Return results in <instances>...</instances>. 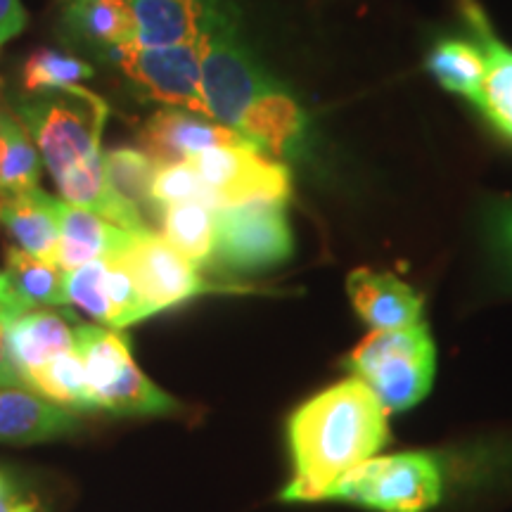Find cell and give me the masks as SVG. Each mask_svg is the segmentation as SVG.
I'll list each match as a JSON object with an SVG mask.
<instances>
[{
	"label": "cell",
	"instance_id": "5bb4252c",
	"mask_svg": "<svg viewBox=\"0 0 512 512\" xmlns=\"http://www.w3.org/2000/svg\"><path fill=\"white\" fill-rule=\"evenodd\" d=\"M347 292L356 313L370 328L403 330L420 325L422 297L392 273L358 268L347 278Z\"/></svg>",
	"mask_w": 512,
	"mask_h": 512
},
{
	"label": "cell",
	"instance_id": "4fadbf2b",
	"mask_svg": "<svg viewBox=\"0 0 512 512\" xmlns=\"http://www.w3.org/2000/svg\"><path fill=\"white\" fill-rule=\"evenodd\" d=\"M102 164L107 192L124 214L128 233H152V219L159 221L152 202V181L159 162L138 147H114L102 155Z\"/></svg>",
	"mask_w": 512,
	"mask_h": 512
},
{
	"label": "cell",
	"instance_id": "ba28073f",
	"mask_svg": "<svg viewBox=\"0 0 512 512\" xmlns=\"http://www.w3.org/2000/svg\"><path fill=\"white\" fill-rule=\"evenodd\" d=\"M185 162L200 174L216 209L249 202H285L290 197V169L252 143L211 147Z\"/></svg>",
	"mask_w": 512,
	"mask_h": 512
},
{
	"label": "cell",
	"instance_id": "8fae6325",
	"mask_svg": "<svg viewBox=\"0 0 512 512\" xmlns=\"http://www.w3.org/2000/svg\"><path fill=\"white\" fill-rule=\"evenodd\" d=\"M138 140L140 147L159 164L185 162L219 145L247 143L233 128L181 107H164L152 114L140 128Z\"/></svg>",
	"mask_w": 512,
	"mask_h": 512
},
{
	"label": "cell",
	"instance_id": "ac0fdd59",
	"mask_svg": "<svg viewBox=\"0 0 512 512\" xmlns=\"http://www.w3.org/2000/svg\"><path fill=\"white\" fill-rule=\"evenodd\" d=\"M74 415L29 387H0V441L38 444L72 432Z\"/></svg>",
	"mask_w": 512,
	"mask_h": 512
},
{
	"label": "cell",
	"instance_id": "7402d4cb",
	"mask_svg": "<svg viewBox=\"0 0 512 512\" xmlns=\"http://www.w3.org/2000/svg\"><path fill=\"white\" fill-rule=\"evenodd\" d=\"M5 275L22 311H34L36 306L69 304L62 268L24 249L10 247L5 252Z\"/></svg>",
	"mask_w": 512,
	"mask_h": 512
},
{
	"label": "cell",
	"instance_id": "836d02e7",
	"mask_svg": "<svg viewBox=\"0 0 512 512\" xmlns=\"http://www.w3.org/2000/svg\"><path fill=\"white\" fill-rule=\"evenodd\" d=\"M0 318L10 320V318H15V313H12L10 309H5V306H0Z\"/></svg>",
	"mask_w": 512,
	"mask_h": 512
},
{
	"label": "cell",
	"instance_id": "7a4b0ae2",
	"mask_svg": "<svg viewBox=\"0 0 512 512\" xmlns=\"http://www.w3.org/2000/svg\"><path fill=\"white\" fill-rule=\"evenodd\" d=\"M287 434L294 477L283 501H325L339 479L384 446L387 411L354 377L306 401L290 418Z\"/></svg>",
	"mask_w": 512,
	"mask_h": 512
},
{
	"label": "cell",
	"instance_id": "cb8c5ba5",
	"mask_svg": "<svg viewBox=\"0 0 512 512\" xmlns=\"http://www.w3.org/2000/svg\"><path fill=\"white\" fill-rule=\"evenodd\" d=\"M484 53L479 43L463 38H441L427 55V72L439 81L448 93L463 95L475 102L484 81Z\"/></svg>",
	"mask_w": 512,
	"mask_h": 512
},
{
	"label": "cell",
	"instance_id": "f546056e",
	"mask_svg": "<svg viewBox=\"0 0 512 512\" xmlns=\"http://www.w3.org/2000/svg\"><path fill=\"white\" fill-rule=\"evenodd\" d=\"M5 325H8V320L0 318V387H27L10 358L8 332H5Z\"/></svg>",
	"mask_w": 512,
	"mask_h": 512
},
{
	"label": "cell",
	"instance_id": "2e32d148",
	"mask_svg": "<svg viewBox=\"0 0 512 512\" xmlns=\"http://www.w3.org/2000/svg\"><path fill=\"white\" fill-rule=\"evenodd\" d=\"M60 204L41 188L0 195V228L8 230L19 249L57 264L60 247Z\"/></svg>",
	"mask_w": 512,
	"mask_h": 512
},
{
	"label": "cell",
	"instance_id": "6da1fadb",
	"mask_svg": "<svg viewBox=\"0 0 512 512\" xmlns=\"http://www.w3.org/2000/svg\"><path fill=\"white\" fill-rule=\"evenodd\" d=\"M202 91L216 124L275 159L302 157L309 138L302 105L245 48L228 8L202 36Z\"/></svg>",
	"mask_w": 512,
	"mask_h": 512
},
{
	"label": "cell",
	"instance_id": "d4e9b609",
	"mask_svg": "<svg viewBox=\"0 0 512 512\" xmlns=\"http://www.w3.org/2000/svg\"><path fill=\"white\" fill-rule=\"evenodd\" d=\"M27 387L31 392L46 396L57 406L76 408V411H95L98 408L91 384H88L86 368H83L76 349L64 351L53 361H48L46 366L34 370L27 377Z\"/></svg>",
	"mask_w": 512,
	"mask_h": 512
},
{
	"label": "cell",
	"instance_id": "3957f363",
	"mask_svg": "<svg viewBox=\"0 0 512 512\" xmlns=\"http://www.w3.org/2000/svg\"><path fill=\"white\" fill-rule=\"evenodd\" d=\"M15 114L34 138L62 200L126 230L124 214L107 192L102 164V131L110 105L86 88L69 86L19 98Z\"/></svg>",
	"mask_w": 512,
	"mask_h": 512
},
{
	"label": "cell",
	"instance_id": "1f68e13d",
	"mask_svg": "<svg viewBox=\"0 0 512 512\" xmlns=\"http://www.w3.org/2000/svg\"><path fill=\"white\" fill-rule=\"evenodd\" d=\"M19 505H22V501H19L15 486L0 472V512H17Z\"/></svg>",
	"mask_w": 512,
	"mask_h": 512
},
{
	"label": "cell",
	"instance_id": "52a82bcc",
	"mask_svg": "<svg viewBox=\"0 0 512 512\" xmlns=\"http://www.w3.org/2000/svg\"><path fill=\"white\" fill-rule=\"evenodd\" d=\"M292 249L285 202H249L216 211L211 264L242 273L264 271L290 259Z\"/></svg>",
	"mask_w": 512,
	"mask_h": 512
},
{
	"label": "cell",
	"instance_id": "e0dca14e",
	"mask_svg": "<svg viewBox=\"0 0 512 512\" xmlns=\"http://www.w3.org/2000/svg\"><path fill=\"white\" fill-rule=\"evenodd\" d=\"M463 10L486 64L482 88L472 105H477L484 117L512 140V50L498 41L484 12L472 0H463Z\"/></svg>",
	"mask_w": 512,
	"mask_h": 512
},
{
	"label": "cell",
	"instance_id": "7c38bea8",
	"mask_svg": "<svg viewBox=\"0 0 512 512\" xmlns=\"http://www.w3.org/2000/svg\"><path fill=\"white\" fill-rule=\"evenodd\" d=\"M140 48H166L200 43L216 17L228 8L226 0H128Z\"/></svg>",
	"mask_w": 512,
	"mask_h": 512
},
{
	"label": "cell",
	"instance_id": "4dcf8cb0",
	"mask_svg": "<svg viewBox=\"0 0 512 512\" xmlns=\"http://www.w3.org/2000/svg\"><path fill=\"white\" fill-rule=\"evenodd\" d=\"M491 233H494L496 245L512 259V204L494 209V214H491Z\"/></svg>",
	"mask_w": 512,
	"mask_h": 512
},
{
	"label": "cell",
	"instance_id": "277c9868",
	"mask_svg": "<svg viewBox=\"0 0 512 512\" xmlns=\"http://www.w3.org/2000/svg\"><path fill=\"white\" fill-rule=\"evenodd\" d=\"M434 342L425 325L375 330L347 358L356 380L368 384L384 411H406L425 399L434 380Z\"/></svg>",
	"mask_w": 512,
	"mask_h": 512
},
{
	"label": "cell",
	"instance_id": "d6a6232c",
	"mask_svg": "<svg viewBox=\"0 0 512 512\" xmlns=\"http://www.w3.org/2000/svg\"><path fill=\"white\" fill-rule=\"evenodd\" d=\"M0 306H5V309H10L15 316H19V313H24L22 309H19L15 294H12V287H10V280L8 275L0 273Z\"/></svg>",
	"mask_w": 512,
	"mask_h": 512
},
{
	"label": "cell",
	"instance_id": "e575fe53",
	"mask_svg": "<svg viewBox=\"0 0 512 512\" xmlns=\"http://www.w3.org/2000/svg\"><path fill=\"white\" fill-rule=\"evenodd\" d=\"M17 512H34V505H31V503H24V501H22V505H19Z\"/></svg>",
	"mask_w": 512,
	"mask_h": 512
},
{
	"label": "cell",
	"instance_id": "5b68a950",
	"mask_svg": "<svg viewBox=\"0 0 512 512\" xmlns=\"http://www.w3.org/2000/svg\"><path fill=\"white\" fill-rule=\"evenodd\" d=\"M74 332L98 408L126 415L174 411L176 401L138 370L124 335L98 325H76Z\"/></svg>",
	"mask_w": 512,
	"mask_h": 512
},
{
	"label": "cell",
	"instance_id": "8992f818",
	"mask_svg": "<svg viewBox=\"0 0 512 512\" xmlns=\"http://www.w3.org/2000/svg\"><path fill=\"white\" fill-rule=\"evenodd\" d=\"M441 498V470L425 453L370 458L332 486L325 501H347L375 512H425Z\"/></svg>",
	"mask_w": 512,
	"mask_h": 512
},
{
	"label": "cell",
	"instance_id": "d6986e66",
	"mask_svg": "<svg viewBox=\"0 0 512 512\" xmlns=\"http://www.w3.org/2000/svg\"><path fill=\"white\" fill-rule=\"evenodd\" d=\"M5 332H8L10 358L24 384L34 370L46 366L64 351L76 349V332L67 323V316L53 311L19 313L8 320Z\"/></svg>",
	"mask_w": 512,
	"mask_h": 512
},
{
	"label": "cell",
	"instance_id": "f1b7e54d",
	"mask_svg": "<svg viewBox=\"0 0 512 512\" xmlns=\"http://www.w3.org/2000/svg\"><path fill=\"white\" fill-rule=\"evenodd\" d=\"M27 22L29 15L24 10L22 0H0V46L17 34H22Z\"/></svg>",
	"mask_w": 512,
	"mask_h": 512
},
{
	"label": "cell",
	"instance_id": "44dd1931",
	"mask_svg": "<svg viewBox=\"0 0 512 512\" xmlns=\"http://www.w3.org/2000/svg\"><path fill=\"white\" fill-rule=\"evenodd\" d=\"M216 211L207 202L169 204L159 211V235L197 268L207 266L216 245Z\"/></svg>",
	"mask_w": 512,
	"mask_h": 512
},
{
	"label": "cell",
	"instance_id": "9c48e42d",
	"mask_svg": "<svg viewBox=\"0 0 512 512\" xmlns=\"http://www.w3.org/2000/svg\"><path fill=\"white\" fill-rule=\"evenodd\" d=\"M105 55H110L128 79L152 100L209 119L202 91V41L166 48H140L128 43Z\"/></svg>",
	"mask_w": 512,
	"mask_h": 512
},
{
	"label": "cell",
	"instance_id": "484cf974",
	"mask_svg": "<svg viewBox=\"0 0 512 512\" xmlns=\"http://www.w3.org/2000/svg\"><path fill=\"white\" fill-rule=\"evenodd\" d=\"M93 67L81 57L55 48H41L29 57L22 72V86L27 93L55 91V88L79 86L81 81L93 79Z\"/></svg>",
	"mask_w": 512,
	"mask_h": 512
},
{
	"label": "cell",
	"instance_id": "4316f807",
	"mask_svg": "<svg viewBox=\"0 0 512 512\" xmlns=\"http://www.w3.org/2000/svg\"><path fill=\"white\" fill-rule=\"evenodd\" d=\"M69 304H76L88 316L112 328V306L107 297V259L91 261L74 271H64Z\"/></svg>",
	"mask_w": 512,
	"mask_h": 512
},
{
	"label": "cell",
	"instance_id": "83f0119b",
	"mask_svg": "<svg viewBox=\"0 0 512 512\" xmlns=\"http://www.w3.org/2000/svg\"><path fill=\"white\" fill-rule=\"evenodd\" d=\"M152 202L157 211L176 202H207L216 209L214 197L190 162L159 164L152 181Z\"/></svg>",
	"mask_w": 512,
	"mask_h": 512
},
{
	"label": "cell",
	"instance_id": "9a60e30c",
	"mask_svg": "<svg viewBox=\"0 0 512 512\" xmlns=\"http://www.w3.org/2000/svg\"><path fill=\"white\" fill-rule=\"evenodd\" d=\"M133 233L114 226L91 209L76 204H60V247L57 266L62 271H74L83 264L100 259H119L131 245Z\"/></svg>",
	"mask_w": 512,
	"mask_h": 512
},
{
	"label": "cell",
	"instance_id": "603a6c76",
	"mask_svg": "<svg viewBox=\"0 0 512 512\" xmlns=\"http://www.w3.org/2000/svg\"><path fill=\"white\" fill-rule=\"evenodd\" d=\"M41 152L27 126L10 110H0V195H17L38 188Z\"/></svg>",
	"mask_w": 512,
	"mask_h": 512
},
{
	"label": "cell",
	"instance_id": "ffe728a7",
	"mask_svg": "<svg viewBox=\"0 0 512 512\" xmlns=\"http://www.w3.org/2000/svg\"><path fill=\"white\" fill-rule=\"evenodd\" d=\"M62 24L74 41L102 53L136 41L128 0H62Z\"/></svg>",
	"mask_w": 512,
	"mask_h": 512
},
{
	"label": "cell",
	"instance_id": "30bf717a",
	"mask_svg": "<svg viewBox=\"0 0 512 512\" xmlns=\"http://www.w3.org/2000/svg\"><path fill=\"white\" fill-rule=\"evenodd\" d=\"M119 259L131 273L152 316L211 290V285L202 280L197 266L183 254H178L155 230L133 235L131 245Z\"/></svg>",
	"mask_w": 512,
	"mask_h": 512
}]
</instances>
